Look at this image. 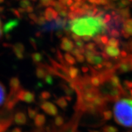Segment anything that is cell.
<instances>
[{
	"label": "cell",
	"mask_w": 132,
	"mask_h": 132,
	"mask_svg": "<svg viewBox=\"0 0 132 132\" xmlns=\"http://www.w3.org/2000/svg\"><path fill=\"white\" fill-rule=\"evenodd\" d=\"M69 29L74 34L82 37H96L107 30L106 23L100 15L79 16L68 21Z\"/></svg>",
	"instance_id": "cell-1"
},
{
	"label": "cell",
	"mask_w": 132,
	"mask_h": 132,
	"mask_svg": "<svg viewBox=\"0 0 132 132\" xmlns=\"http://www.w3.org/2000/svg\"><path fill=\"white\" fill-rule=\"evenodd\" d=\"M113 114L117 123L125 127H132V99H120L115 103Z\"/></svg>",
	"instance_id": "cell-2"
},
{
	"label": "cell",
	"mask_w": 132,
	"mask_h": 132,
	"mask_svg": "<svg viewBox=\"0 0 132 132\" xmlns=\"http://www.w3.org/2000/svg\"><path fill=\"white\" fill-rule=\"evenodd\" d=\"M77 122L74 120L64 123L63 118L57 116L50 125H46V121L41 124H35V128L31 132H77Z\"/></svg>",
	"instance_id": "cell-3"
},
{
	"label": "cell",
	"mask_w": 132,
	"mask_h": 132,
	"mask_svg": "<svg viewBox=\"0 0 132 132\" xmlns=\"http://www.w3.org/2000/svg\"><path fill=\"white\" fill-rule=\"evenodd\" d=\"M16 96L19 100L26 103H32L35 100V95L32 92L22 88L17 92Z\"/></svg>",
	"instance_id": "cell-4"
},
{
	"label": "cell",
	"mask_w": 132,
	"mask_h": 132,
	"mask_svg": "<svg viewBox=\"0 0 132 132\" xmlns=\"http://www.w3.org/2000/svg\"><path fill=\"white\" fill-rule=\"evenodd\" d=\"M41 108L46 113L48 114L51 116L56 115L57 113V110L53 104L50 103V102H44L42 105H41Z\"/></svg>",
	"instance_id": "cell-5"
},
{
	"label": "cell",
	"mask_w": 132,
	"mask_h": 132,
	"mask_svg": "<svg viewBox=\"0 0 132 132\" xmlns=\"http://www.w3.org/2000/svg\"><path fill=\"white\" fill-rule=\"evenodd\" d=\"M44 17L48 21H52L53 20H56L58 16V13L55 9L52 7H48L46 9L44 13Z\"/></svg>",
	"instance_id": "cell-6"
},
{
	"label": "cell",
	"mask_w": 132,
	"mask_h": 132,
	"mask_svg": "<svg viewBox=\"0 0 132 132\" xmlns=\"http://www.w3.org/2000/svg\"><path fill=\"white\" fill-rule=\"evenodd\" d=\"M61 48L66 52H71L74 48V44L67 37H64L62 39L61 44Z\"/></svg>",
	"instance_id": "cell-7"
},
{
	"label": "cell",
	"mask_w": 132,
	"mask_h": 132,
	"mask_svg": "<svg viewBox=\"0 0 132 132\" xmlns=\"http://www.w3.org/2000/svg\"><path fill=\"white\" fill-rule=\"evenodd\" d=\"M105 52L106 53V54L107 56L111 57H116L118 56L120 53V52L119 49L118 47H112V46L107 45L105 47Z\"/></svg>",
	"instance_id": "cell-8"
},
{
	"label": "cell",
	"mask_w": 132,
	"mask_h": 132,
	"mask_svg": "<svg viewBox=\"0 0 132 132\" xmlns=\"http://www.w3.org/2000/svg\"><path fill=\"white\" fill-rule=\"evenodd\" d=\"M13 50L15 54L16 57H19V59H22L24 57V47L21 44H15L14 47H13Z\"/></svg>",
	"instance_id": "cell-9"
},
{
	"label": "cell",
	"mask_w": 132,
	"mask_h": 132,
	"mask_svg": "<svg viewBox=\"0 0 132 132\" xmlns=\"http://www.w3.org/2000/svg\"><path fill=\"white\" fill-rule=\"evenodd\" d=\"M10 87L11 88V91L17 92L20 89V83L17 78H12L10 81Z\"/></svg>",
	"instance_id": "cell-10"
},
{
	"label": "cell",
	"mask_w": 132,
	"mask_h": 132,
	"mask_svg": "<svg viewBox=\"0 0 132 132\" xmlns=\"http://www.w3.org/2000/svg\"><path fill=\"white\" fill-rule=\"evenodd\" d=\"M123 31L129 36L132 35V19H128L123 25Z\"/></svg>",
	"instance_id": "cell-11"
},
{
	"label": "cell",
	"mask_w": 132,
	"mask_h": 132,
	"mask_svg": "<svg viewBox=\"0 0 132 132\" xmlns=\"http://www.w3.org/2000/svg\"><path fill=\"white\" fill-rule=\"evenodd\" d=\"M19 24V21L16 20H12L10 21L7 23L6 24V25L4 27V31L5 32H8L9 31H11L12 29H13L14 28H15L16 26L18 25Z\"/></svg>",
	"instance_id": "cell-12"
},
{
	"label": "cell",
	"mask_w": 132,
	"mask_h": 132,
	"mask_svg": "<svg viewBox=\"0 0 132 132\" xmlns=\"http://www.w3.org/2000/svg\"><path fill=\"white\" fill-rule=\"evenodd\" d=\"M6 101V90L4 86L0 82V106H1Z\"/></svg>",
	"instance_id": "cell-13"
},
{
	"label": "cell",
	"mask_w": 132,
	"mask_h": 132,
	"mask_svg": "<svg viewBox=\"0 0 132 132\" xmlns=\"http://www.w3.org/2000/svg\"><path fill=\"white\" fill-rule=\"evenodd\" d=\"M14 119H15V121L16 123L21 124V123H24L25 122L26 116L23 113H18L16 114L15 116Z\"/></svg>",
	"instance_id": "cell-14"
},
{
	"label": "cell",
	"mask_w": 132,
	"mask_h": 132,
	"mask_svg": "<svg viewBox=\"0 0 132 132\" xmlns=\"http://www.w3.org/2000/svg\"><path fill=\"white\" fill-rule=\"evenodd\" d=\"M46 69L44 67V65L39 66L37 67V70H36V75L37 77L39 78H44L46 77Z\"/></svg>",
	"instance_id": "cell-15"
},
{
	"label": "cell",
	"mask_w": 132,
	"mask_h": 132,
	"mask_svg": "<svg viewBox=\"0 0 132 132\" xmlns=\"http://www.w3.org/2000/svg\"><path fill=\"white\" fill-rule=\"evenodd\" d=\"M110 83L114 88H119V87L120 86L119 79L116 75L112 76L110 78Z\"/></svg>",
	"instance_id": "cell-16"
},
{
	"label": "cell",
	"mask_w": 132,
	"mask_h": 132,
	"mask_svg": "<svg viewBox=\"0 0 132 132\" xmlns=\"http://www.w3.org/2000/svg\"><path fill=\"white\" fill-rule=\"evenodd\" d=\"M68 73L70 79H74L78 75V70L75 67H71L68 69Z\"/></svg>",
	"instance_id": "cell-17"
},
{
	"label": "cell",
	"mask_w": 132,
	"mask_h": 132,
	"mask_svg": "<svg viewBox=\"0 0 132 132\" xmlns=\"http://www.w3.org/2000/svg\"><path fill=\"white\" fill-rule=\"evenodd\" d=\"M64 59L67 61V63H69L70 65H73L75 64V59L69 53H65L64 54Z\"/></svg>",
	"instance_id": "cell-18"
},
{
	"label": "cell",
	"mask_w": 132,
	"mask_h": 132,
	"mask_svg": "<svg viewBox=\"0 0 132 132\" xmlns=\"http://www.w3.org/2000/svg\"><path fill=\"white\" fill-rule=\"evenodd\" d=\"M32 59L35 63L36 64H39V62L41 61L42 59V55L40 53H33L32 54Z\"/></svg>",
	"instance_id": "cell-19"
},
{
	"label": "cell",
	"mask_w": 132,
	"mask_h": 132,
	"mask_svg": "<svg viewBox=\"0 0 132 132\" xmlns=\"http://www.w3.org/2000/svg\"><path fill=\"white\" fill-rule=\"evenodd\" d=\"M101 81H102L100 80V77H98V76H95V77H92L90 79V82L94 86H98L100 85V84L101 83Z\"/></svg>",
	"instance_id": "cell-20"
},
{
	"label": "cell",
	"mask_w": 132,
	"mask_h": 132,
	"mask_svg": "<svg viewBox=\"0 0 132 132\" xmlns=\"http://www.w3.org/2000/svg\"><path fill=\"white\" fill-rule=\"evenodd\" d=\"M108 44V45L117 47L119 45V40L118 39H116L114 37H113L111 38V39H109L108 44Z\"/></svg>",
	"instance_id": "cell-21"
},
{
	"label": "cell",
	"mask_w": 132,
	"mask_h": 132,
	"mask_svg": "<svg viewBox=\"0 0 132 132\" xmlns=\"http://www.w3.org/2000/svg\"><path fill=\"white\" fill-rule=\"evenodd\" d=\"M20 5L22 9L25 10L26 8L31 6V3L29 0H21L20 1Z\"/></svg>",
	"instance_id": "cell-22"
},
{
	"label": "cell",
	"mask_w": 132,
	"mask_h": 132,
	"mask_svg": "<svg viewBox=\"0 0 132 132\" xmlns=\"http://www.w3.org/2000/svg\"><path fill=\"white\" fill-rule=\"evenodd\" d=\"M56 103L59 106L62 107V108H64V107L66 106L67 105V102H66L65 99L64 98V97H61V98L57 99Z\"/></svg>",
	"instance_id": "cell-23"
},
{
	"label": "cell",
	"mask_w": 132,
	"mask_h": 132,
	"mask_svg": "<svg viewBox=\"0 0 132 132\" xmlns=\"http://www.w3.org/2000/svg\"><path fill=\"white\" fill-rule=\"evenodd\" d=\"M40 97L43 100H47V99L50 98V94L47 91H44L41 93Z\"/></svg>",
	"instance_id": "cell-24"
},
{
	"label": "cell",
	"mask_w": 132,
	"mask_h": 132,
	"mask_svg": "<svg viewBox=\"0 0 132 132\" xmlns=\"http://www.w3.org/2000/svg\"><path fill=\"white\" fill-rule=\"evenodd\" d=\"M53 0H40V2L43 6H52Z\"/></svg>",
	"instance_id": "cell-25"
},
{
	"label": "cell",
	"mask_w": 132,
	"mask_h": 132,
	"mask_svg": "<svg viewBox=\"0 0 132 132\" xmlns=\"http://www.w3.org/2000/svg\"><path fill=\"white\" fill-rule=\"evenodd\" d=\"M109 32H110V34L111 36H113L114 37H119L120 36V33L117 29H113V30H111Z\"/></svg>",
	"instance_id": "cell-26"
},
{
	"label": "cell",
	"mask_w": 132,
	"mask_h": 132,
	"mask_svg": "<svg viewBox=\"0 0 132 132\" xmlns=\"http://www.w3.org/2000/svg\"><path fill=\"white\" fill-rule=\"evenodd\" d=\"M76 45H77V47L79 49H81L82 48V47H83L84 46V43L81 40H80V39H78V40L76 41Z\"/></svg>",
	"instance_id": "cell-27"
},
{
	"label": "cell",
	"mask_w": 132,
	"mask_h": 132,
	"mask_svg": "<svg viewBox=\"0 0 132 132\" xmlns=\"http://www.w3.org/2000/svg\"><path fill=\"white\" fill-rule=\"evenodd\" d=\"M76 58H77L76 59H77V60L80 62H83L84 59H85L84 58V56L82 55L81 54H78V55L76 56Z\"/></svg>",
	"instance_id": "cell-28"
},
{
	"label": "cell",
	"mask_w": 132,
	"mask_h": 132,
	"mask_svg": "<svg viewBox=\"0 0 132 132\" xmlns=\"http://www.w3.org/2000/svg\"><path fill=\"white\" fill-rule=\"evenodd\" d=\"M86 48H87L88 50L93 51L94 50V44H89L88 45H86Z\"/></svg>",
	"instance_id": "cell-29"
},
{
	"label": "cell",
	"mask_w": 132,
	"mask_h": 132,
	"mask_svg": "<svg viewBox=\"0 0 132 132\" xmlns=\"http://www.w3.org/2000/svg\"><path fill=\"white\" fill-rule=\"evenodd\" d=\"M45 78L46 81H47L48 83H51V82H52V78H51L50 75H46Z\"/></svg>",
	"instance_id": "cell-30"
},
{
	"label": "cell",
	"mask_w": 132,
	"mask_h": 132,
	"mask_svg": "<svg viewBox=\"0 0 132 132\" xmlns=\"http://www.w3.org/2000/svg\"><path fill=\"white\" fill-rule=\"evenodd\" d=\"M33 10H34V8H33L32 6H29V7H28V8H26V9H25V11L26 12H29V13H31L32 12Z\"/></svg>",
	"instance_id": "cell-31"
},
{
	"label": "cell",
	"mask_w": 132,
	"mask_h": 132,
	"mask_svg": "<svg viewBox=\"0 0 132 132\" xmlns=\"http://www.w3.org/2000/svg\"><path fill=\"white\" fill-rule=\"evenodd\" d=\"M66 4H67V5H68V6H72V5H73V0H68V1H67V3H66Z\"/></svg>",
	"instance_id": "cell-32"
},
{
	"label": "cell",
	"mask_w": 132,
	"mask_h": 132,
	"mask_svg": "<svg viewBox=\"0 0 132 132\" xmlns=\"http://www.w3.org/2000/svg\"><path fill=\"white\" fill-rule=\"evenodd\" d=\"M127 53L125 52H124V51H122V52H121V56L122 57L127 56Z\"/></svg>",
	"instance_id": "cell-33"
},
{
	"label": "cell",
	"mask_w": 132,
	"mask_h": 132,
	"mask_svg": "<svg viewBox=\"0 0 132 132\" xmlns=\"http://www.w3.org/2000/svg\"><path fill=\"white\" fill-rule=\"evenodd\" d=\"M1 36H2V26H1V22L0 20V38H1Z\"/></svg>",
	"instance_id": "cell-34"
},
{
	"label": "cell",
	"mask_w": 132,
	"mask_h": 132,
	"mask_svg": "<svg viewBox=\"0 0 132 132\" xmlns=\"http://www.w3.org/2000/svg\"><path fill=\"white\" fill-rule=\"evenodd\" d=\"M128 45H129V47L130 48H131L132 50V41H131L129 44H128Z\"/></svg>",
	"instance_id": "cell-35"
},
{
	"label": "cell",
	"mask_w": 132,
	"mask_h": 132,
	"mask_svg": "<svg viewBox=\"0 0 132 132\" xmlns=\"http://www.w3.org/2000/svg\"><path fill=\"white\" fill-rule=\"evenodd\" d=\"M3 9H4V8L2 7H0V12H2Z\"/></svg>",
	"instance_id": "cell-36"
},
{
	"label": "cell",
	"mask_w": 132,
	"mask_h": 132,
	"mask_svg": "<svg viewBox=\"0 0 132 132\" xmlns=\"http://www.w3.org/2000/svg\"><path fill=\"white\" fill-rule=\"evenodd\" d=\"M3 1H4V0H0V3H2Z\"/></svg>",
	"instance_id": "cell-37"
},
{
	"label": "cell",
	"mask_w": 132,
	"mask_h": 132,
	"mask_svg": "<svg viewBox=\"0 0 132 132\" xmlns=\"http://www.w3.org/2000/svg\"><path fill=\"white\" fill-rule=\"evenodd\" d=\"M130 92H131V95H132V90H130Z\"/></svg>",
	"instance_id": "cell-38"
},
{
	"label": "cell",
	"mask_w": 132,
	"mask_h": 132,
	"mask_svg": "<svg viewBox=\"0 0 132 132\" xmlns=\"http://www.w3.org/2000/svg\"><path fill=\"white\" fill-rule=\"evenodd\" d=\"M32 1H36V0H32Z\"/></svg>",
	"instance_id": "cell-39"
},
{
	"label": "cell",
	"mask_w": 132,
	"mask_h": 132,
	"mask_svg": "<svg viewBox=\"0 0 132 132\" xmlns=\"http://www.w3.org/2000/svg\"><path fill=\"white\" fill-rule=\"evenodd\" d=\"M77 1H80V0H77Z\"/></svg>",
	"instance_id": "cell-40"
}]
</instances>
